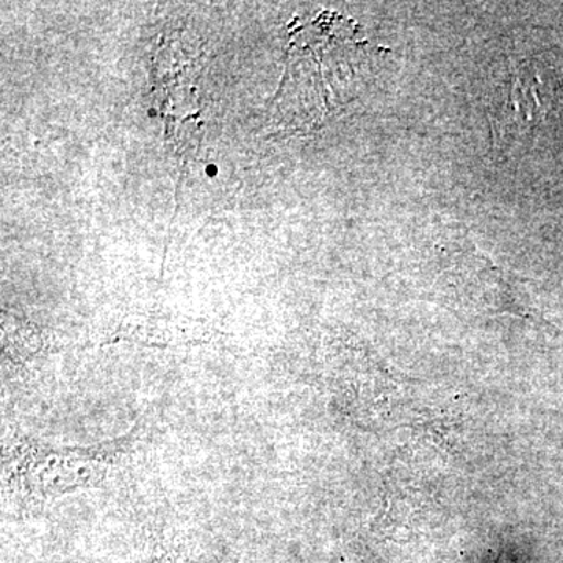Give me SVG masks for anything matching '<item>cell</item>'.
Segmentation results:
<instances>
[{
	"mask_svg": "<svg viewBox=\"0 0 563 563\" xmlns=\"http://www.w3.org/2000/svg\"><path fill=\"white\" fill-rule=\"evenodd\" d=\"M214 169H217L214 168V166H209V174H211V176H213V174L217 173L214 172Z\"/></svg>",
	"mask_w": 563,
	"mask_h": 563,
	"instance_id": "1",
	"label": "cell"
}]
</instances>
